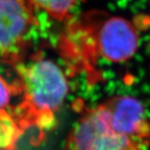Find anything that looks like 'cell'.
I'll return each mask as SVG.
<instances>
[{
    "mask_svg": "<svg viewBox=\"0 0 150 150\" xmlns=\"http://www.w3.org/2000/svg\"><path fill=\"white\" fill-rule=\"evenodd\" d=\"M19 93V88L15 82L13 84H9L5 79L0 76V109L6 107L10 102L11 97Z\"/></svg>",
    "mask_w": 150,
    "mask_h": 150,
    "instance_id": "obj_8",
    "label": "cell"
},
{
    "mask_svg": "<svg viewBox=\"0 0 150 150\" xmlns=\"http://www.w3.org/2000/svg\"><path fill=\"white\" fill-rule=\"evenodd\" d=\"M13 66L23 100L12 114L23 132L30 127H37L42 133L54 128V113L69 92L64 73L52 60L38 54Z\"/></svg>",
    "mask_w": 150,
    "mask_h": 150,
    "instance_id": "obj_1",
    "label": "cell"
},
{
    "mask_svg": "<svg viewBox=\"0 0 150 150\" xmlns=\"http://www.w3.org/2000/svg\"><path fill=\"white\" fill-rule=\"evenodd\" d=\"M23 134L13 114L0 109V150H14L17 142Z\"/></svg>",
    "mask_w": 150,
    "mask_h": 150,
    "instance_id": "obj_6",
    "label": "cell"
},
{
    "mask_svg": "<svg viewBox=\"0 0 150 150\" xmlns=\"http://www.w3.org/2000/svg\"><path fill=\"white\" fill-rule=\"evenodd\" d=\"M65 150H143L137 140L113 129L102 103L88 108L69 134Z\"/></svg>",
    "mask_w": 150,
    "mask_h": 150,
    "instance_id": "obj_2",
    "label": "cell"
},
{
    "mask_svg": "<svg viewBox=\"0 0 150 150\" xmlns=\"http://www.w3.org/2000/svg\"><path fill=\"white\" fill-rule=\"evenodd\" d=\"M28 2L34 8L41 9L52 18L62 21L69 16L80 0H28Z\"/></svg>",
    "mask_w": 150,
    "mask_h": 150,
    "instance_id": "obj_7",
    "label": "cell"
},
{
    "mask_svg": "<svg viewBox=\"0 0 150 150\" xmlns=\"http://www.w3.org/2000/svg\"><path fill=\"white\" fill-rule=\"evenodd\" d=\"M28 0H0V57L15 65L25 59L29 33L37 23Z\"/></svg>",
    "mask_w": 150,
    "mask_h": 150,
    "instance_id": "obj_3",
    "label": "cell"
},
{
    "mask_svg": "<svg viewBox=\"0 0 150 150\" xmlns=\"http://www.w3.org/2000/svg\"><path fill=\"white\" fill-rule=\"evenodd\" d=\"M94 41L102 58L112 63H123L137 52L139 36L130 21L121 17H108L95 29Z\"/></svg>",
    "mask_w": 150,
    "mask_h": 150,
    "instance_id": "obj_4",
    "label": "cell"
},
{
    "mask_svg": "<svg viewBox=\"0 0 150 150\" xmlns=\"http://www.w3.org/2000/svg\"><path fill=\"white\" fill-rule=\"evenodd\" d=\"M102 104L117 132L137 141H150V123L139 100L130 96H115Z\"/></svg>",
    "mask_w": 150,
    "mask_h": 150,
    "instance_id": "obj_5",
    "label": "cell"
}]
</instances>
